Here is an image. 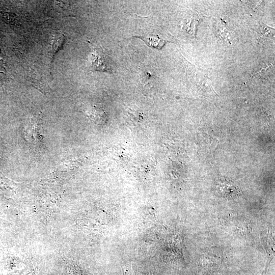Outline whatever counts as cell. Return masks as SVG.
I'll return each mask as SVG.
<instances>
[{
	"label": "cell",
	"instance_id": "2",
	"mask_svg": "<svg viewBox=\"0 0 275 275\" xmlns=\"http://www.w3.org/2000/svg\"><path fill=\"white\" fill-rule=\"evenodd\" d=\"M215 189L221 197L227 199H235L241 194V190L238 186L225 178L219 179L216 182Z\"/></svg>",
	"mask_w": 275,
	"mask_h": 275
},
{
	"label": "cell",
	"instance_id": "1",
	"mask_svg": "<svg viewBox=\"0 0 275 275\" xmlns=\"http://www.w3.org/2000/svg\"><path fill=\"white\" fill-rule=\"evenodd\" d=\"M90 60L91 67L95 70L108 73L115 71L113 60L101 48L94 49Z\"/></svg>",
	"mask_w": 275,
	"mask_h": 275
},
{
	"label": "cell",
	"instance_id": "3",
	"mask_svg": "<svg viewBox=\"0 0 275 275\" xmlns=\"http://www.w3.org/2000/svg\"><path fill=\"white\" fill-rule=\"evenodd\" d=\"M124 275H130L128 272H124Z\"/></svg>",
	"mask_w": 275,
	"mask_h": 275
}]
</instances>
